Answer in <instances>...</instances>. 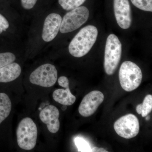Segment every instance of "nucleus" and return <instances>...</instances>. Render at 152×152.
Here are the masks:
<instances>
[{
    "instance_id": "f257e3e1",
    "label": "nucleus",
    "mask_w": 152,
    "mask_h": 152,
    "mask_svg": "<svg viewBox=\"0 0 152 152\" xmlns=\"http://www.w3.org/2000/svg\"><path fill=\"white\" fill-rule=\"evenodd\" d=\"M98 34L97 28L93 25H88L82 28L69 45L70 54L76 58L86 55L96 42Z\"/></svg>"
},
{
    "instance_id": "f03ea898",
    "label": "nucleus",
    "mask_w": 152,
    "mask_h": 152,
    "mask_svg": "<svg viewBox=\"0 0 152 152\" xmlns=\"http://www.w3.org/2000/svg\"><path fill=\"white\" fill-rule=\"evenodd\" d=\"M140 68L135 63L126 61L122 63L119 72L121 86L127 92H131L138 88L142 80Z\"/></svg>"
},
{
    "instance_id": "7ed1b4c3",
    "label": "nucleus",
    "mask_w": 152,
    "mask_h": 152,
    "mask_svg": "<svg viewBox=\"0 0 152 152\" xmlns=\"http://www.w3.org/2000/svg\"><path fill=\"white\" fill-rule=\"evenodd\" d=\"M122 44L114 34L109 35L105 49L104 69L106 73L112 75L115 72L121 61Z\"/></svg>"
},
{
    "instance_id": "20e7f679",
    "label": "nucleus",
    "mask_w": 152,
    "mask_h": 152,
    "mask_svg": "<svg viewBox=\"0 0 152 152\" xmlns=\"http://www.w3.org/2000/svg\"><path fill=\"white\" fill-rule=\"evenodd\" d=\"M37 128L29 118L23 119L17 129V142L22 149L30 151L35 147L37 139Z\"/></svg>"
},
{
    "instance_id": "39448f33",
    "label": "nucleus",
    "mask_w": 152,
    "mask_h": 152,
    "mask_svg": "<svg viewBox=\"0 0 152 152\" xmlns=\"http://www.w3.org/2000/svg\"><path fill=\"white\" fill-rule=\"evenodd\" d=\"M89 15L88 9L84 6L72 10L66 14L62 20L60 32L66 34L77 29L86 22Z\"/></svg>"
},
{
    "instance_id": "423d86ee",
    "label": "nucleus",
    "mask_w": 152,
    "mask_h": 152,
    "mask_svg": "<svg viewBox=\"0 0 152 152\" xmlns=\"http://www.w3.org/2000/svg\"><path fill=\"white\" fill-rule=\"evenodd\" d=\"M58 78V72L56 67L51 64L42 65L35 70L30 76L32 84L49 88L55 84Z\"/></svg>"
},
{
    "instance_id": "0eeeda50",
    "label": "nucleus",
    "mask_w": 152,
    "mask_h": 152,
    "mask_svg": "<svg viewBox=\"0 0 152 152\" xmlns=\"http://www.w3.org/2000/svg\"><path fill=\"white\" fill-rule=\"evenodd\" d=\"M114 128L117 134L124 138L130 139L137 135L140 131V123L137 118L129 114L116 121Z\"/></svg>"
},
{
    "instance_id": "6e6552de",
    "label": "nucleus",
    "mask_w": 152,
    "mask_h": 152,
    "mask_svg": "<svg viewBox=\"0 0 152 152\" xmlns=\"http://www.w3.org/2000/svg\"><path fill=\"white\" fill-rule=\"evenodd\" d=\"M104 95L100 91H94L86 95L79 106V113L85 117L91 116L102 103Z\"/></svg>"
},
{
    "instance_id": "1a4fd4ad",
    "label": "nucleus",
    "mask_w": 152,
    "mask_h": 152,
    "mask_svg": "<svg viewBox=\"0 0 152 152\" xmlns=\"http://www.w3.org/2000/svg\"><path fill=\"white\" fill-rule=\"evenodd\" d=\"M115 17L119 26L124 29L130 27L132 22V12L129 0H114Z\"/></svg>"
},
{
    "instance_id": "9d476101",
    "label": "nucleus",
    "mask_w": 152,
    "mask_h": 152,
    "mask_svg": "<svg viewBox=\"0 0 152 152\" xmlns=\"http://www.w3.org/2000/svg\"><path fill=\"white\" fill-rule=\"evenodd\" d=\"M61 17L59 14L48 15L44 22L42 38L46 42H50L56 37L60 31L62 22Z\"/></svg>"
},
{
    "instance_id": "9b49d317",
    "label": "nucleus",
    "mask_w": 152,
    "mask_h": 152,
    "mask_svg": "<svg viewBox=\"0 0 152 152\" xmlns=\"http://www.w3.org/2000/svg\"><path fill=\"white\" fill-rule=\"evenodd\" d=\"M59 111L56 107L50 105L41 110L39 118L41 121L47 125L49 132L55 134L59 130Z\"/></svg>"
},
{
    "instance_id": "f8f14e48",
    "label": "nucleus",
    "mask_w": 152,
    "mask_h": 152,
    "mask_svg": "<svg viewBox=\"0 0 152 152\" xmlns=\"http://www.w3.org/2000/svg\"><path fill=\"white\" fill-rule=\"evenodd\" d=\"M21 73L18 64L12 63L0 68V83H7L18 78Z\"/></svg>"
},
{
    "instance_id": "ddd939ff",
    "label": "nucleus",
    "mask_w": 152,
    "mask_h": 152,
    "mask_svg": "<svg viewBox=\"0 0 152 152\" xmlns=\"http://www.w3.org/2000/svg\"><path fill=\"white\" fill-rule=\"evenodd\" d=\"M64 89H58L54 91L53 99L57 102L64 105L70 106L76 101V97L71 93L69 87Z\"/></svg>"
},
{
    "instance_id": "4468645a",
    "label": "nucleus",
    "mask_w": 152,
    "mask_h": 152,
    "mask_svg": "<svg viewBox=\"0 0 152 152\" xmlns=\"http://www.w3.org/2000/svg\"><path fill=\"white\" fill-rule=\"evenodd\" d=\"M12 110V103L5 93H0V124L9 116Z\"/></svg>"
},
{
    "instance_id": "2eb2a0df",
    "label": "nucleus",
    "mask_w": 152,
    "mask_h": 152,
    "mask_svg": "<svg viewBox=\"0 0 152 152\" xmlns=\"http://www.w3.org/2000/svg\"><path fill=\"white\" fill-rule=\"evenodd\" d=\"M152 110V96L148 95L144 99L142 104H140L136 107V111L142 117H145L148 115Z\"/></svg>"
},
{
    "instance_id": "dca6fc26",
    "label": "nucleus",
    "mask_w": 152,
    "mask_h": 152,
    "mask_svg": "<svg viewBox=\"0 0 152 152\" xmlns=\"http://www.w3.org/2000/svg\"><path fill=\"white\" fill-rule=\"evenodd\" d=\"M86 0H58V3L63 9L71 11L80 7Z\"/></svg>"
},
{
    "instance_id": "f3484780",
    "label": "nucleus",
    "mask_w": 152,
    "mask_h": 152,
    "mask_svg": "<svg viewBox=\"0 0 152 152\" xmlns=\"http://www.w3.org/2000/svg\"><path fill=\"white\" fill-rule=\"evenodd\" d=\"M133 5L142 10L152 12V0H131Z\"/></svg>"
},
{
    "instance_id": "a211bd4d",
    "label": "nucleus",
    "mask_w": 152,
    "mask_h": 152,
    "mask_svg": "<svg viewBox=\"0 0 152 152\" xmlns=\"http://www.w3.org/2000/svg\"><path fill=\"white\" fill-rule=\"evenodd\" d=\"M15 59V56L12 53L10 52L1 53H0V68L14 62Z\"/></svg>"
},
{
    "instance_id": "6ab92c4d",
    "label": "nucleus",
    "mask_w": 152,
    "mask_h": 152,
    "mask_svg": "<svg viewBox=\"0 0 152 152\" xmlns=\"http://www.w3.org/2000/svg\"><path fill=\"white\" fill-rule=\"evenodd\" d=\"M75 142L79 152H91L89 144L83 138L77 137L75 139Z\"/></svg>"
},
{
    "instance_id": "aec40b11",
    "label": "nucleus",
    "mask_w": 152,
    "mask_h": 152,
    "mask_svg": "<svg viewBox=\"0 0 152 152\" xmlns=\"http://www.w3.org/2000/svg\"><path fill=\"white\" fill-rule=\"evenodd\" d=\"M9 23L4 16L0 14V34L5 31L9 27Z\"/></svg>"
},
{
    "instance_id": "412c9836",
    "label": "nucleus",
    "mask_w": 152,
    "mask_h": 152,
    "mask_svg": "<svg viewBox=\"0 0 152 152\" xmlns=\"http://www.w3.org/2000/svg\"><path fill=\"white\" fill-rule=\"evenodd\" d=\"M37 0H21L22 7L26 10L32 9Z\"/></svg>"
},
{
    "instance_id": "4be33fe9",
    "label": "nucleus",
    "mask_w": 152,
    "mask_h": 152,
    "mask_svg": "<svg viewBox=\"0 0 152 152\" xmlns=\"http://www.w3.org/2000/svg\"><path fill=\"white\" fill-rule=\"evenodd\" d=\"M58 83L61 86L66 88L69 87V80L65 76H61L59 78Z\"/></svg>"
},
{
    "instance_id": "5701e85b",
    "label": "nucleus",
    "mask_w": 152,
    "mask_h": 152,
    "mask_svg": "<svg viewBox=\"0 0 152 152\" xmlns=\"http://www.w3.org/2000/svg\"><path fill=\"white\" fill-rule=\"evenodd\" d=\"M91 152H107V150L102 148H99L98 147H94L91 150Z\"/></svg>"
},
{
    "instance_id": "b1692460",
    "label": "nucleus",
    "mask_w": 152,
    "mask_h": 152,
    "mask_svg": "<svg viewBox=\"0 0 152 152\" xmlns=\"http://www.w3.org/2000/svg\"><path fill=\"white\" fill-rule=\"evenodd\" d=\"M150 117L149 116H146V120H147V121H149V120H150Z\"/></svg>"
},
{
    "instance_id": "393cba45",
    "label": "nucleus",
    "mask_w": 152,
    "mask_h": 152,
    "mask_svg": "<svg viewBox=\"0 0 152 152\" xmlns=\"http://www.w3.org/2000/svg\"><path fill=\"white\" fill-rule=\"evenodd\" d=\"M66 106L64 105V107H63L62 108V109L63 110H65L66 109Z\"/></svg>"
}]
</instances>
